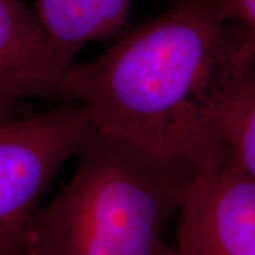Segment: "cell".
<instances>
[{
  "mask_svg": "<svg viewBox=\"0 0 255 255\" xmlns=\"http://www.w3.org/2000/svg\"><path fill=\"white\" fill-rule=\"evenodd\" d=\"M164 255H177V251H176V248H174V247H169V248H167V251H166V254Z\"/></svg>",
  "mask_w": 255,
  "mask_h": 255,
  "instance_id": "10",
  "label": "cell"
},
{
  "mask_svg": "<svg viewBox=\"0 0 255 255\" xmlns=\"http://www.w3.org/2000/svg\"><path fill=\"white\" fill-rule=\"evenodd\" d=\"M130 0H36V16L48 50L65 70L82 47L117 34L125 26Z\"/></svg>",
  "mask_w": 255,
  "mask_h": 255,
  "instance_id": "6",
  "label": "cell"
},
{
  "mask_svg": "<svg viewBox=\"0 0 255 255\" xmlns=\"http://www.w3.org/2000/svg\"><path fill=\"white\" fill-rule=\"evenodd\" d=\"M68 184L26 220L31 255H164L196 174L94 128Z\"/></svg>",
  "mask_w": 255,
  "mask_h": 255,
  "instance_id": "2",
  "label": "cell"
},
{
  "mask_svg": "<svg viewBox=\"0 0 255 255\" xmlns=\"http://www.w3.org/2000/svg\"><path fill=\"white\" fill-rule=\"evenodd\" d=\"M234 17L255 34V0H230Z\"/></svg>",
  "mask_w": 255,
  "mask_h": 255,
  "instance_id": "9",
  "label": "cell"
},
{
  "mask_svg": "<svg viewBox=\"0 0 255 255\" xmlns=\"http://www.w3.org/2000/svg\"><path fill=\"white\" fill-rule=\"evenodd\" d=\"M26 220H16L0 233V255H31L26 236Z\"/></svg>",
  "mask_w": 255,
  "mask_h": 255,
  "instance_id": "8",
  "label": "cell"
},
{
  "mask_svg": "<svg viewBox=\"0 0 255 255\" xmlns=\"http://www.w3.org/2000/svg\"><path fill=\"white\" fill-rule=\"evenodd\" d=\"M63 74L36 13L23 0H0V121L21 101L57 95Z\"/></svg>",
  "mask_w": 255,
  "mask_h": 255,
  "instance_id": "5",
  "label": "cell"
},
{
  "mask_svg": "<svg viewBox=\"0 0 255 255\" xmlns=\"http://www.w3.org/2000/svg\"><path fill=\"white\" fill-rule=\"evenodd\" d=\"M91 129L80 105L0 121V233L38 207L47 187Z\"/></svg>",
  "mask_w": 255,
  "mask_h": 255,
  "instance_id": "3",
  "label": "cell"
},
{
  "mask_svg": "<svg viewBox=\"0 0 255 255\" xmlns=\"http://www.w3.org/2000/svg\"><path fill=\"white\" fill-rule=\"evenodd\" d=\"M254 92L255 34L230 0H174L71 64L57 95L94 128L199 176L227 160L224 128Z\"/></svg>",
  "mask_w": 255,
  "mask_h": 255,
  "instance_id": "1",
  "label": "cell"
},
{
  "mask_svg": "<svg viewBox=\"0 0 255 255\" xmlns=\"http://www.w3.org/2000/svg\"><path fill=\"white\" fill-rule=\"evenodd\" d=\"M224 143L228 159L255 180V92L230 117Z\"/></svg>",
  "mask_w": 255,
  "mask_h": 255,
  "instance_id": "7",
  "label": "cell"
},
{
  "mask_svg": "<svg viewBox=\"0 0 255 255\" xmlns=\"http://www.w3.org/2000/svg\"><path fill=\"white\" fill-rule=\"evenodd\" d=\"M177 213V255H255V180L228 157L191 180Z\"/></svg>",
  "mask_w": 255,
  "mask_h": 255,
  "instance_id": "4",
  "label": "cell"
}]
</instances>
